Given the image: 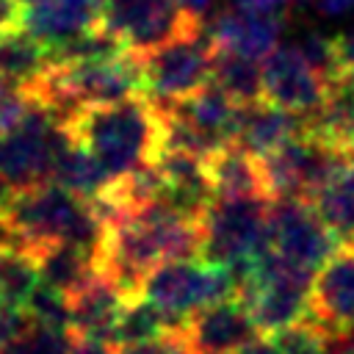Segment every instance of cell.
<instances>
[{
    "label": "cell",
    "instance_id": "obj_1",
    "mask_svg": "<svg viewBox=\"0 0 354 354\" xmlns=\"http://www.w3.org/2000/svg\"><path fill=\"white\" fill-rule=\"evenodd\" d=\"M105 235V216L97 202L58 185L41 183L8 191L0 202V243L36 257L44 246L69 241L97 254Z\"/></svg>",
    "mask_w": 354,
    "mask_h": 354
},
{
    "label": "cell",
    "instance_id": "obj_2",
    "mask_svg": "<svg viewBox=\"0 0 354 354\" xmlns=\"http://www.w3.org/2000/svg\"><path fill=\"white\" fill-rule=\"evenodd\" d=\"M66 127L72 138L102 163L111 180L152 163L163 147L160 108L147 94L86 105L69 119Z\"/></svg>",
    "mask_w": 354,
    "mask_h": 354
},
{
    "label": "cell",
    "instance_id": "obj_3",
    "mask_svg": "<svg viewBox=\"0 0 354 354\" xmlns=\"http://www.w3.org/2000/svg\"><path fill=\"white\" fill-rule=\"evenodd\" d=\"M138 296L158 304L183 332L196 310L238 296V282L230 266L205 260H169L147 274Z\"/></svg>",
    "mask_w": 354,
    "mask_h": 354
},
{
    "label": "cell",
    "instance_id": "obj_4",
    "mask_svg": "<svg viewBox=\"0 0 354 354\" xmlns=\"http://www.w3.org/2000/svg\"><path fill=\"white\" fill-rule=\"evenodd\" d=\"M271 196H216L199 216L202 257L216 266L252 260L266 249Z\"/></svg>",
    "mask_w": 354,
    "mask_h": 354
},
{
    "label": "cell",
    "instance_id": "obj_5",
    "mask_svg": "<svg viewBox=\"0 0 354 354\" xmlns=\"http://www.w3.org/2000/svg\"><path fill=\"white\" fill-rule=\"evenodd\" d=\"M346 166H348V152L307 127L263 158L271 199L299 196L313 202V196L329 180H335Z\"/></svg>",
    "mask_w": 354,
    "mask_h": 354
},
{
    "label": "cell",
    "instance_id": "obj_6",
    "mask_svg": "<svg viewBox=\"0 0 354 354\" xmlns=\"http://www.w3.org/2000/svg\"><path fill=\"white\" fill-rule=\"evenodd\" d=\"M100 25L111 30L127 53L144 58L147 53L205 28V19L185 11L180 0H102Z\"/></svg>",
    "mask_w": 354,
    "mask_h": 354
},
{
    "label": "cell",
    "instance_id": "obj_7",
    "mask_svg": "<svg viewBox=\"0 0 354 354\" xmlns=\"http://www.w3.org/2000/svg\"><path fill=\"white\" fill-rule=\"evenodd\" d=\"M218 44L207 28L185 33L144 55L147 97L152 102L169 105L185 100L188 94L205 88L213 80V61Z\"/></svg>",
    "mask_w": 354,
    "mask_h": 354
},
{
    "label": "cell",
    "instance_id": "obj_8",
    "mask_svg": "<svg viewBox=\"0 0 354 354\" xmlns=\"http://www.w3.org/2000/svg\"><path fill=\"white\" fill-rule=\"evenodd\" d=\"M266 246L310 271L321 268L343 243L321 218L313 202L299 196H274L268 207Z\"/></svg>",
    "mask_w": 354,
    "mask_h": 354
},
{
    "label": "cell",
    "instance_id": "obj_9",
    "mask_svg": "<svg viewBox=\"0 0 354 354\" xmlns=\"http://www.w3.org/2000/svg\"><path fill=\"white\" fill-rule=\"evenodd\" d=\"M263 91L268 102L310 116L324 105L329 83L315 72L296 44H282L263 58Z\"/></svg>",
    "mask_w": 354,
    "mask_h": 354
},
{
    "label": "cell",
    "instance_id": "obj_10",
    "mask_svg": "<svg viewBox=\"0 0 354 354\" xmlns=\"http://www.w3.org/2000/svg\"><path fill=\"white\" fill-rule=\"evenodd\" d=\"M185 340L196 354H235L241 346L260 337V326L241 296L196 310L185 329Z\"/></svg>",
    "mask_w": 354,
    "mask_h": 354
},
{
    "label": "cell",
    "instance_id": "obj_11",
    "mask_svg": "<svg viewBox=\"0 0 354 354\" xmlns=\"http://www.w3.org/2000/svg\"><path fill=\"white\" fill-rule=\"evenodd\" d=\"M205 28L210 30L218 47L263 61L279 47L282 17L277 11L232 3L230 8L213 14L210 22H205Z\"/></svg>",
    "mask_w": 354,
    "mask_h": 354
},
{
    "label": "cell",
    "instance_id": "obj_12",
    "mask_svg": "<svg viewBox=\"0 0 354 354\" xmlns=\"http://www.w3.org/2000/svg\"><path fill=\"white\" fill-rule=\"evenodd\" d=\"M310 315L326 329L354 326V246H340L318 271Z\"/></svg>",
    "mask_w": 354,
    "mask_h": 354
},
{
    "label": "cell",
    "instance_id": "obj_13",
    "mask_svg": "<svg viewBox=\"0 0 354 354\" xmlns=\"http://www.w3.org/2000/svg\"><path fill=\"white\" fill-rule=\"evenodd\" d=\"M22 28H28L47 47L100 25L102 0H19Z\"/></svg>",
    "mask_w": 354,
    "mask_h": 354
},
{
    "label": "cell",
    "instance_id": "obj_14",
    "mask_svg": "<svg viewBox=\"0 0 354 354\" xmlns=\"http://www.w3.org/2000/svg\"><path fill=\"white\" fill-rule=\"evenodd\" d=\"M127 299L130 296L111 277L97 271L77 293L69 296L72 332L83 337H97L113 346V332Z\"/></svg>",
    "mask_w": 354,
    "mask_h": 354
},
{
    "label": "cell",
    "instance_id": "obj_15",
    "mask_svg": "<svg viewBox=\"0 0 354 354\" xmlns=\"http://www.w3.org/2000/svg\"><path fill=\"white\" fill-rule=\"evenodd\" d=\"M301 130H304V116L301 113L279 108L268 100H257V102L241 105L235 144H241L243 149H249L257 158H266L274 149H279L285 141L299 136Z\"/></svg>",
    "mask_w": 354,
    "mask_h": 354
},
{
    "label": "cell",
    "instance_id": "obj_16",
    "mask_svg": "<svg viewBox=\"0 0 354 354\" xmlns=\"http://www.w3.org/2000/svg\"><path fill=\"white\" fill-rule=\"evenodd\" d=\"M166 108H171L177 116H183L188 124H194L199 133H205L210 141H216L221 147L235 141L238 119H241V102H235L216 83H207L205 88L188 94L185 100L169 102Z\"/></svg>",
    "mask_w": 354,
    "mask_h": 354
},
{
    "label": "cell",
    "instance_id": "obj_17",
    "mask_svg": "<svg viewBox=\"0 0 354 354\" xmlns=\"http://www.w3.org/2000/svg\"><path fill=\"white\" fill-rule=\"evenodd\" d=\"M216 196H271L263 158L230 141L210 160H205Z\"/></svg>",
    "mask_w": 354,
    "mask_h": 354
},
{
    "label": "cell",
    "instance_id": "obj_18",
    "mask_svg": "<svg viewBox=\"0 0 354 354\" xmlns=\"http://www.w3.org/2000/svg\"><path fill=\"white\" fill-rule=\"evenodd\" d=\"M50 66V47L41 39H36L28 28L19 25L0 33V75L11 86L30 88L47 75Z\"/></svg>",
    "mask_w": 354,
    "mask_h": 354
},
{
    "label": "cell",
    "instance_id": "obj_19",
    "mask_svg": "<svg viewBox=\"0 0 354 354\" xmlns=\"http://www.w3.org/2000/svg\"><path fill=\"white\" fill-rule=\"evenodd\" d=\"M36 266L41 282H47L50 288L61 290L69 299L97 274V254L77 243L58 241L36 254Z\"/></svg>",
    "mask_w": 354,
    "mask_h": 354
},
{
    "label": "cell",
    "instance_id": "obj_20",
    "mask_svg": "<svg viewBox=\"0 0 354 354\" xmlns=\"http://www.w3.org/2000/svg\"><path fill=\"white\" fill-rule=\"evenodd\" d=\"M50 183H58L86 199H97L105 194V188L113 183L111 174L102 169V163L80 144L69 136V141L61 147V152L55 155L53 163V177Z\"/></svg>",
    "mask_w": 354,
    "mask_h": 354
},
{
    "label": "cell",
    "instance_id": "obj_21",
    "mask_svg": "<svg viewBox=\"0 0 354 354\" xmlns=\"http://www.w3.org/2000/svg\"><path fill=\"white\" fill-rule=\"evenodd\" d=\"M210 83L224 88L241 105L266 100L260 58H252V55H243V53H235V50L218 47L216 61H213V80Z\"/></svg>",
    "mask_w": 354,
    "mask_h": 354
},
{
    "label": "cell",
    "instance_id": "obj_22",
    "mask_svg": "<svg viewBox=\"0 0 354 354\" xmlns=\"http://www.w3.org/2000/svg\"><path fill=\"white\" fill-rule=\"evenodd\" d=\"M171 332H180V329L158 304H152L144 296H130L119 315V324L113 332V346L149 343V340H158Z\"/></svg>",
    "mask_w": 354,
    "mask_h": 354
},
{
    "label": "cell",
    "instance_id": "obj_23",
    "mask_svg": "<svg viewBox=\"0 0 354 354\" xmlns=\"http://www.w3.org/2000/svg\"><path fill=\"white\" fill-rule=\"evenodd\" d=\"M315 210L340 238L343 246L354 243V166H346L335 180H329L315 196Z\"/></svg>",
    "mask_w": 354,
    "mask_h": 354
},
{
    "label": "cell",
    "instance_id": "obj_24",
    "mask_svg": "<svg viewBox=\"0 0 354 354\" xmlns=\"http://www.w3.org/2000/svg\"><path fill=\"white\" fill-rule=\"evenodd\" d=\"M0 354H75V332L30 318L28 326L0 348Z\"/></svg>",
    "mask_w": 354,
    "mask_h": 354
},
{
    "label": "cell",
    "instance_id": "obj_25",
    "mask_svg": "<svg viewBox=\"0 0 354 354\" xmlns=\"http://www.w3.org/2000/svg\"><path fill=\"white\" fill-rule=\"evenodd\" d=\"M326 337H329V329L321 321H315L313 315H307L274 335L282 354H329Z\"/></svg>",
    "mask_w": 354,
    "mask_h": 354
},
{
    "label": "cell",
    "instance_id": "obj_26",
    "mask_svg": "<svg viewBox=\"0 0 354 354\" xmlns=\"http://www.w3.org/2000/svg\"><path fill=\"white\" fill-rule=\"evenodd\" d=\"M25 313L47 326H61V329H72V315H69V299L50 288L47 282H39L36 290L30 293V299L25 301Z\"/></svg>",
    "mask_w": 354,
    "mask_h": 354
},
{
    "label": "cell",
    "instance_id": "obj_27",
    "mask_svg": "<svg viewBox=\"0 0 354 354\" xmlns=\"http://www.w3.org/2000/svg\"><path fill=\"white\" fill-rule=\"evenodd\" d=\"M116 354H196L191 348V343L185 340L183 332H171V335H163L158 340H149V343H136V346H113Z\"/></svg>",
    "mask_w": 354,
    "mask_h": 354
},
{
    "label": "cell",
    "instance_id": "obj_28",
    "mask_svg": "<svg viewBox=\"0 0 354 354\" xmlns=\"http://www.w3.org/2000/svg\"><path fill=\"white\" fill-rule=\"evenodd\" d=\"M22 25V3L19 0H0V33Z\"/></svg>",
    "mask_w": 354,
    "mask_h": 354
},
{
    "label": "cell",
    "instance_id": "obj_29",
    "mask_svg": "<svg viewBox=\"0 0 354 354\" xmlns=\"http://www.w3.org/2000/svg\"><path fill=\"white\" fill-rule=\"evenodd\" d=\"M75 354H116V351H113V346L105 343V340L75 335Z\"/></svg>",
    "mask_w": 354,
    "mask_h": 354
},
{
    "label": "cell",
    "instance_id": "obj_30",
    "mask_svg": "<svg viewBox=\"0 0 354 354\" xmlns=\"http://www.w3.org/2000/svg\"><path fill=\"white\" fill-rule=\"evenodd\" d=\"M310 3L326 17H340V14L354 11V0H310Z\"/></svg>",
    "mask_w": 354,
    "mask_h": 354
},
{
    "label": "cell",
    "instance_id": "obj_31",
    "mask_svg": "<svg viewBox=\"0 0 354 354\" xmlns=\"http://www.w3.org/2000/svg\"><path fill=\"white\" fill-rule=\"evenodd\" d=\"M340 44V58H343V72L354 80V33H343L337 36Z\"/></svg>",
    "mask_w": 354,
    "mask_h": 354
},
{
    "label": "cell",
    "instance_id": "obj_32",
    "mask_svg": "<svg viewBox=\"0 0 354 354\" xmlns=\"http://www.w3.org/2000/svg\"><path fill=\"white\" fill-rule=\"evenodd\" d=\"M235 354H282V351H279L277 340H268V337H254L252 343L241 346Z\"/></svg>",
    "mask_w": 354,
    "mask_h": 354
},
{
    "label": "cell",
    "instance_id": "obj_33",
    "mask_svg": "<svg viewBox=\"0 0 354 354\" xmlns=\"http://www.w3.org/2000/svg\"><path fill=\"white\" fill-rule=\"evenodd\" d=\"M11 88H14V86H11V83H8V80H6L3 75H0V100H3V97H6V94H8Z\"/></svg>",
    "mask_w": 354,
    "mask_h": 354
}]
</instances>
